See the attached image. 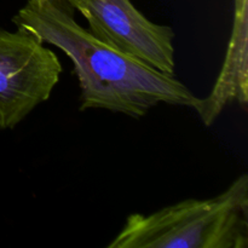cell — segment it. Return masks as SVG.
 Masks as SVG:
<instances>
[{
	"instance_id": "obj_1",
	"label": "cell",
	"mask_w": 248,
	"mask_h": 248,
	"mask_svg": "<svg viewBox=\"0 0 248 248\" xmlns=\"http://www.w3.org/2000/svg\"><path fill=\"white\" fill-rule=\"evenodd\" d=\"M12 22L72 60L81 89L80 110L99 108L140 118L160 103L193 108L198 99L173 75L97 39L78 23L67 0H27Z\"/></svg>"
},
{
	"instance_id": "obj_2",
	"label": "cell",
	"mask_w": 248,
	"mask_h": 248,
	"mask_svg": "<svg viewBox=\"0 0 248 248\" xmlns=\"http://www.w3.org/2000/svg\"><path fill=\"white\" fill-rule=\"evenodd\" d=\"M248 176L219 195L135 213L108 248H247Z\"/></svg>"
},
{
	"instance_id": "obj_3",
	"label": "cell",
	"mask_w": 248,
	"mask_h": 248,
	"mask_svg": "<svg viewBox=\"0 0 248 248\" xmlns=\"http://www.w3.org/2000/svg\"><path fill=\"white\" fill-rule=\"evenodd\" d=\"M62 64L26 29L0 28V128L10 130L50 98Z\"/></svg>"
},
{
	"instance_id": "obj_4",
	"label": "cell",
	"mask_w": 248,
	"mask_h": 248,
	"mask_svg": "<svg viewBox=\"0 0 248 248\" xmlns=\"http://www.w3.org/2000/svg\"><path fill=\"white\" fill-rule=\"evenodd\" d=\"M89 23L87 31L110 47L149 67L174 74L173 29L153 23L130 0H67Z\"/></svg>"
},
{
	"instance_id": "obj_5",
	"label": "cell",
	"mask_w": 248,
	"mask_h": 248,
	"mask_svg": "<svg viewBox=\"0 0 248 248\" xmlns=\"http://www.w3.org/2000/svg\"><path fill=\"white\" fill-rule=\"evenodd\" d=\"M239 102L245 109L248 102V5L235 9L234 24L227 55L218 79L206 98H198L193 108L206 126L212 125L223 109Z\"/></svg>"
},
{
	"instance_id": "obj_6",
	"label": "cell",
	"mask_w": 248,
	"mask_h": 248,
	"mask_svg": "<svg viewBox=\"0 0 248 248\" xmlns=\"http://www.w3.org/2000/svg\"><path fill=\"white\" fill-rule=\"evenodd\" d=\"M235 2V9H237V7H242L245 6V5H248V0H234Z\"/></svg>"
}]
</instances>
